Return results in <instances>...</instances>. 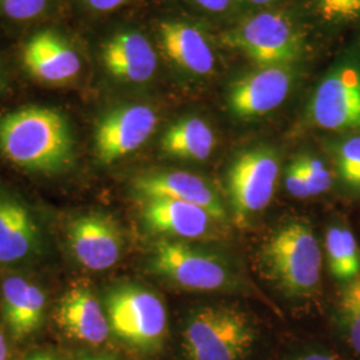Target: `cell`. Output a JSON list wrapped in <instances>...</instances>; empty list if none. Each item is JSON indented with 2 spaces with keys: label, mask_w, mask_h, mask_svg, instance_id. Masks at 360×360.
Masks as SVG:
<instances>
[{
  "label": "cell",
  "mask_w": 360,
  "mask_h": 360,
  "mask_svg": "<svg viewBox=\"0 0 360 360\" xmlns=\"http://www.w3.org/2000/svg\"><path fill=\"white\" fill-rule=\"evenodd\" d=\"M295 71L291 65L259 67L235 80L229 91L232 115L250 120L267 115L287 99L292 89Z\"/></svg>",
  "instance_id": "cell-10"
},
{
  "label": "cell",
  "mask_w": 360,
  "mask_h": 360,
  "mask_svg": "<svg viewBox=\"0 0 360 360\" xmlns=\"http://www.w3.org/2000/svg\"><path fill=\"white\" fill-rule=\"evenodd\" d=\"M336 166L342 179L347 180L360 167V135L348 138L336 147Z\"/></svg>",
  "instance_id": "cell-26"
},
{
  "label": "cell",
  "mask_w": 360,
  "mask_h": 360,
  "mask_svg": "<svg viewBox=\"0 0 360 360\" xmlns=\"http://www.w3.org/2000/svg\"><path fill=\"white\" fill-rule=\"evenodd\" d=\"M129 0H87L91 8L96 11H111Z\"/></svg>",
  "instance_id": "cell-30"
},
{
  "label": "cell",
  "mask_w": 360,
  "mask_h": 360,
  "mask_svg": "<svg viewBox=\"0 0 360 360\" xmlns=\"http://www.w3.org/2000/svg\"><path fill=\"white\" fill-rule=\"evenodd\" d=\"M193 1L210 13H226L232 8L236 0H193Z\"/></svg>",
  "instance_id": "cell-29"
},
{
  "label": "cell",
  "mask_w": 360,
  "mask_h": 360,
  "mask_svg": "<svg viewBox=\"0 0 360 360\" xmlns=\"http://www.w3.org/2000/svg\"><path fill=\"white\" fill-rule=\"evenodd\" d=\"M328 271L338 282L348 283L360 275V251L356 238L347 227L333 226L326 233Z\"/></svg>",
  "instance_id": "cell-20"
},
{
  "label": "cell",
  "mask_w": 360,
  "mask_h": 360,
  "mask_svg": "<svg viewBox=\"0 0 360 360\" xmlns=\"http://www.w3.org/2000/svg\"><path fill=\"white\" fill-rule=\"evenodd\" d=\"M347 184L349 187L355 188V190H360V167L354 172V175L347 180Z\"/></svg>",
  "instance_id": "cell-32"
},
{
  "label": "cell",
  "mask_w": 360,
  "mask_h": 360,
  "mask_svg": "<svg viewBox=\"0 0 360 360\" xmlns=\"http://www.w3.org/2000/svg\"><path fill=\"white\" fill-rule=\"evenodd\" d=\"M28 360H39L38 354H35V355H32V356H31V358H30V359H28Z\"/></svg>",
  "instance_id": "cell-38"
},
{
  "label": "cell",
  "mask_w": 360,
  "mask_h": 360,
  "mask_svg": "<svg viewBox=\"0 0 360 360\" xmlns=\"http://www.w3.org/2000/svg\"><path fill=\"white\" fill-rule=\"evenodd\" d=\"M221 43L242 52L259 67L291 65L303 52L294 22L281 13H257L221 35Z\"/></svg>",
  "instance_id": "cell-5"
},
{
  "label": "cell",
  "mask_w": 360,
  "mask_h": 360,
  "mask_svg": "<svg viewBox=\"0 0 360 360\" xmlns=\"http://www.w3.org/2000/svg\"><path fill=\"white\" fill-rule=\"evenodd\" d=\"M74 151L71 126L56 110L31 105L0 117V153L18 167L55 174L72 163Z\"/></svg>",
  "instance_id": "cell-1"
},
{
  "label": "cell",
  "mask_w": 360,
  "mask_h": 360,
  "mask_svg": "<svg viewBox=\"0 0 360 360\" xmlns=\"http://www.w3.org/2000/svg\"><path fill=\"white\" fill-rule=\"evenodd\" d=\"M278 175V156L267 147L248 150L235 159L229 171V198L239 223L270 205Z\"/></svg>",
  "instance_id": "cell-8"
},
{
  "label": "cell",
  "mask_w": 360,
  "mask_h": 360,
  "mask_svg": "<svg viewBox=\"0 0 360 360\" xmlns=\"http://www.w3.org/2000/svg\"><path fill=\"white\" fill-rule=\"evenodd\" d=\"M284 184H285L287 191L291 193L294 198L306 199V198L311 196L309 186H307V180L304 176L303 167H302V163H300L299 158L291 163L290 167L287 168Z\"/></svg>",
  "instance_id": "cell-28"
},
{
  "label": "cell",
  "mask_w": 360,
  "mask_h": 360,
  "mask_svg": "<svg viewBox=\"0 0 360 360\" xmlns=\"http://www.w3.org/2000/svg\"><path fill=\"white\" fill-rule=\"evenodd\" d=\"M49 0H0V10L13 20H30L39 16Z\"/></svg>",
  "instance_id": "cell-27"
},
{
  "label": "cell",
  "mask_w": 360,
  "mask_h": 360,
  "mask_svg": "<svg viewBox=\"0 0 360 360\" xmlns=\"http://www.w3.org/2000/svg\"><path fill=\"white\" fill-rule=\"evenodd\" d=\"M28 287L30 283L22 276H10L3 283V314L13 335L22 321Z\"/></svg>",
  "instance_id": "cell-22"
},
{
  "label": "cell",
  "mask_w": 360,
  "mask_h": 360,
  "mask_svg": "<svg viewBox=\"0 0 360 360\" xmlns=\"http://www.w3.org/2000/svg\"><path fill=\"white\" fill-rule=\"evenodd\" d=\"M262 260L287 295L307 297L319 287L322 251L315 232L303 221H288L274 232L263 245Z\"/></svg>",
  "instance_id": "cell-2"
},
{
  "label": "cell",
  "mask_w": 360,
  "mask_h": 360,
  "mask_svg": "<svg viewBox=\"0 0 360 360\" xmlns=\"http://www.w3.org/2000/svg\"><path fill=\"white\" fill-rule=\"evenodd\" d=\"M7 359V343H6V339L0 331V360Z\"/></svg>",
  "instance_id": "cell-34"
},
{
  "label": "cell",
  "mask_w": 360,
  "mask_h": 360,
  "mask_svg": "<svg viewBox=\"0 0 360 360\" xmlns=\"http://www.w3.org/2000/svg\"><path fill=\"white\" fill-rule=\"evenodd\" d=\"M215 143V134L206 120L190 116L168 127L160 147L165 154L172 158L202 162L212 154Z\"/></svg>",
  "instance_id": "cell-19"
},
{
  "label": "cell",
  "mask_w": 360,
  "mask_h": 360,
  "mask_svg": "<svg viewBox=\"0 0 360 360\" xmlns=\"http://www.w3.org/2000/svg\"><path fill=\"white\" fill-rule=\"evenodd\" d=\"M316 13L328 23H348L360 19V0H311Z\"/></svg>",
  "instance_id": "cell-23"
},
{
  "label": "cell",
  "mask_w": 360,
  "mask_h": 360,
  "mask_svg": "<svg viewBox=\"0 0 360 360\" xmlns=\"http://www.w3.org/2000/svg\"><path fill=\"white\" fill-rule=\"evenodd\" d=\"M335 326L347 347L360 358V275L342 288L335 309Z\"/></svg>",
  "instance_id": "cell-21"
},
{
  "label": "cell",
  "mask_w": 360,
  "mask_h": 360,
  "mask_svg": "<svg viewBox=\"0 0 360 360\" xmlns=\"http://www.w3.org/2000/svg\"><path fill=\"white\" fill-rule=\"evenodd\" d=\"M159 35L166 55L180 68L195 75L212 72L214 52L198 28L180 22H165L159 27Z\"/></svg>",
  "instance_id": "cell-18"
},
{
  "label": "cell",
  "mask_w": 360,
  "mask_h": 360,
  "mask_svg": "<svg viewBox=\"0 0 360 360\" xmlns=\"http://www.w3.org/2000/svg\"><path fill=\"white\" fill-rule=\"evenodd\" d=\"M55 321L65 335L90 345H102L111 334L104 309L86 285H74L60 297Z\"/></svg>",
  "instance_id": "cell-15"
},
{
  "label": "cell",
  "mask_w": 360,
  "mask_h": 360,
  "mask_svg": "<svg viewBox=\"0 0 360 360\" xmlns=\"http://www.w3.org/2000/svg\"><path fill=\"white\" fill-rule=\"evenodd\" d=\"M3 84H4V82H3V75H1V72H0V91L3 89Z\"/></svg>",
  "instance_id": "cell-37"
},
{
  "label": "cell",
  "mask_w": 360,
  "mask_h": 360,
  "mask_svg": "<svg viewBox=\"0 0 360 360\" xmlns=\"http://www.w3.org/2000/svg\"><path fill=\"white\" fill-rule=\"evenodd\" d=\"M46 307V296L35 284H30L27 294L26 306L22 315V321L13 336L16 339H23L32 334L43 321V314Z\"/></svg>",
  "instance_id": "cell-24"
},
{
  "label": "cell",
  "mask_w": 360,
  "mask_h": 360,
  "mask_svg": "<svg viewBox=\"0 0 360 360\" xmlns=\"http://www.w3.org/2000/svg\"><path fill=\"white\" fill-rule=\"evenodd\" d=\"M67 236L77 262L89 270H108L122 255L120 230L112 219L103 214L75 219L68 227Z\"/></svg>",
  "instance_id": "cell-11"
},
{
  "label": "cell",
  "mask_w": 360,
  "mask_h": 360,
  "mask_svg": "<svg viewBox=\"0 0 360 360\" xmlns=\"http://www.w3.org/2000/svg\"><path fill=\"white\" fill-rule=\"evenodd\" d=\"M311 120L321 129L360 131V59L348 56L334 65L314 92Z\"/></svg>",
  "instance_id": "cell-7"
},
{
  "label": "cell",
  "mask_w": 360,
  "mask_h": 360,
  "mask_svg": "<svg viewBox=\"0 0 360 360\" xmlns=\"http://www.w3.org/2000/svg\"><path fill=\"white\" fill-rule=\"evenodd\" d=\"M292 360H342L334 354L326 352V351H311L302 356H296Z\"/></svg>",
  "instance_id": "cell-31"
},
{
  "label": "cell",
  "mask_w": 360,
  "mask_h": 360,
  "mask_svg": "<svg viewBox=\"0 0 360 360\" xmlns=\"http://www.w3.org/2000/svg\"><path fill=\"white\" fill-rule=\"evenodd\" d=\"M38 243V229L26 206L0 187V262L22 260Z\"/></svg>",
  "instance_id": "cell-17"
},
{
  "label": "cell",
  "mask_w": 360,
  "mask_h": 360,
  "mask_svg": "<svg viewBox=\"0 0 360 360\" xmlns=\"http://www.w3.org/2000/svg\"><path fill=\"white\" fill-rule=\"evenodd\" d=\"M134 190L144 199L167 198L202 207L219 223L227 220L224 202L206 179L186 171L151 172L134 180Z\"/></svg>",
  "instance_id": "cell-12"
},
{
  "label": "cell",
  "mask_w": 360,
  "mask_h": 360,
  "mask_svg": "<svg viewBox=\"0 0 360 360\" xmlns=\"http://www.w3.org/2000/svg\"><path fill=\"white\" fill-rule=\"evenodd\" d=\"M251 4H255V6H264V4H270L274 0H245Z\"/></svg>",
  "instance_id": "cell-35"
},
{
  "label": "cell",
  "mask_w": 360,
  "mask_h": 360,
  "mask_svg": "<svg viewBox=\"0 0 360 360\" xmlns=\"http://www.w3.org/2000/svg\"><path fill=\"white\" fill-rule=\"evenodd\" d=\"M39 360H56L55 358H52L50 355H46V354H38Z\"/></svg>",
  "instance_id": "cell-36"
},
{
  "label": "cell",
  "mask_w": 360,
  "mask_h": 360,
  "mask_svg": "<svg viewBox=\"0 0 360 360\" xmlns=\"http://www.w3.org/2000/svg\"><path fill=\"white\" fill-rule=\"evenodd\" d=\"M102 59L105 70L123 82L144 83L154 77L156 53L142 34L120 32L104 44Z\"/></svg>",
  "instance_id": "cell-16"
},
{
  "label": "cell",
  "mask_w": 360,
  "mask_h": 360,
  "mask_svg": "<svg viewBox=\"0 0 360 360\" xmlns=\"http://www.w3.org/2000/svg\"><path fill=\"white\" fill-rule=\"evenodd\" d=\"M299 160L302 163L311 196L321 195L331 188L333 175L323 160L311 155H302L299 156Z\"/></svg>",
  "instance_id": "cell-25"
},
{
  "label": "cell",
  "mask_w": 360,
  "mask_h": 360,
  "mask_svg": "<svg viewBox=\"0 0 360 360\" xmlns=\"http://www.w3.org/2000/svg\"><path fill=\"white\" fill-rule=\"evenodd\" d=\"M142 217L150 230L183 239L207 238L219 223L202 207L167 198L146 199Z\"/></svg>",
  "instance_id": "cell-14"
},
{
  "label": "cell",
  "mask_w": 360,
  "mask_h": 360,
  "mask_svg": "<svg viewBox=\"0 0 360 360\" xmlns=\"http://www.w3.org/2000/svg\"><path fill=\"white\" fill-rule=\"evenodd\" d=\"M151 269L191 291H219L230 287L235 279L224 259L175 240H160L154 245Z\"/></svg>",
  "instance_id": "cell-6"
},
{
  "label": "cell",
  "mask_w": 360,
  "mask_h": 360,
  "mask_svg": "<svg viewBox=\"0 0 360 360\" xmlns=\"http://www.w3.org/2000/svg\"><path fill=\"white\" fill-rule=\"evenodd\" d=\"M158 117L146 104H126L107 112L95 129V153L101 163L116 160L141 148L154 134Z\"/></svg>",
  "instance_id": "cell-9"
},
{
  "label": "cell",
  "mask_w": 360,
  "mask_h": 360,
  "mask_svg": "<svg viewBox=\"0 0 360 360\" xmlns=\"http://www.w3.org/2000/svg\"><path fill=\"white\" fill-rule=\"evenodd\" d=\"M257 331L243 311L229 306H207L193 312L183 330L188 360H247Z\"/></svg>",
  "instance_id": "cell-3"
},
{
  "label": "cell",
  "mask_w": 360,
  "mask_h": 360,
  "mask_svg": "<svg viewBox=\"0 0 360 360\" xmlns=\"http://www.w3.org/2000/svg\"><path fill=\"white\" fill-rule=\"evenodd\" d=\"M23 65L39 82L49 84L72 82L82 68L77 52L52 31L39 32L27 41Z\"/></svg>",
  "instance_id": "cell-13"
},
{
  "label": "cell",
  "mask_w": 360,
  "mask_h": 360,
  "mask_svg": "<svg viewBox=\"0 0 360 360\" xmlns=\"http://www.w3.org/2000/svg\"><path fill=\"white\" fill-rule=\"evenodd\" d=\"M77 360H116L110 358V356H103V355H94V354H80Z\"/></svg>",
  "instance_id": "cell-33"
},
{
  "label": "cell",
  "mask_w": 360,
  "mask_h": 360,
  "mask_svg": "<svg viewBox=\"0 0 360 360\" xmlns=\"http://www.w3.org/2000/svg\"><path fill=\"white\" fill-rule=\"evenodd\" d=\"M111 333L131 347L155 351L167 334L165 303L141 285L123 284L110 290L104 299Z\"/></svg>",
  "instance_id": "cell-4"
}]
</instances>
